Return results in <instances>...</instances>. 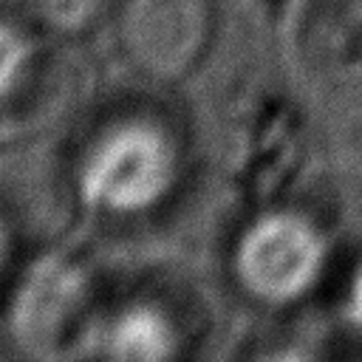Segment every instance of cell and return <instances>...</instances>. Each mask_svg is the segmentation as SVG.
<instances>
[{"mask_svg":"<svg viewBox=\"0 0 362 362\" xmlns=\"http://www.w3.org/2000/svg\"><path fill=\"white\" fill-rule=\"evenodd\" d=\"M93 345L116 359H170L178 354V331L158 305L130 303L99 325Z\"/></svg>","mask_w":362,"mask_h":362,"instance_id":"cell-5","label":"cell"},{"mask_svg":"<svg viewBox=\"0 0 362 362\" xmlns=\"http://www.w3.org/2000/svg\"><path fill=\"white\" fill-rule=\"evenodd\" d=\"M328 243L322 232L297 212H266L255 218L235 246L240 286L272 305L305 297L322 277Z\"/></svg>","mask_w":362,"mask_h":362,"instance_id":"cell-2","label":"cell"},{"mask_svg":"<svg viewBox=\"0 0 362 362\" xmlns=\"http://www.w3.org/2000/svg\"><path fill=\"white\" fill-rule=\"evenodd\" d=\"M325 119L337 153L362 170V76H354L334 90Z\"/></svg>","mask_w":362,"mask_h":362,"instance_id":"cell-7","label":"cell"},{"mask_svg":"<svg viewBox=\"0 0 362 362\" xmlns=\"http://www.w3.org/2000/svg\"><path fill=\"white\" fill-rule=\"evenodd\" d=\"M88 277L62 257H42L11 303V331L31 354H59L79 331Z\"/></svg>","mask_w":362,"mask_h":362,"instance_id":"cell-4","label":"cell"},{"mask_svg":"<svg viewBox=\"0 0 362 362\" xmlns=\"http://www.w3.org/2000/svg\"><path fill=\"white\" fill-rule=\"evenodd\" d=\"M345 314L348 320L362 331V266L356 269L351 286H348V297H345Z\"/></svg>","mask_w":362,"mask_h":362,"instance_id":"cell-9","label":"cell"},{"mask_svg":"<svg viewBox=\"0 0 362 362\" xmlns=\"http://www.w3.org/2000/svg\"><path fill=\"white\" fill-rule=\"evenodd\" d=\"M175 139L150 119L107 124L76 164L79 198L107 215H139L158 206L178 184Z\"/></svg>","mask_w":362,"mask_h":362,"instance_id":"cell-1","label":"cell"},{"mask_svg":"<svg viewBox=\"0 0 362 362\" xmlns=\"http://www.w3.org/2000/svg\"><path fill=\"white\" fill-rule=\"evenodd\" d=\"M37 17L57 34H85L107 11V0H34Z\"/></svg>","mask_w":362,"mask_h":362,"instance_id":"cell-8","label":"cell"},{"mask_svg":"<svg viewBox=\"0 0 362 362\" xmlns=\"http://www.w3.org/2000/svg\"><path fill=\"white\" fill-rule=\"evenodd\" d=\"M209 0H124L116 37L124 59L144 76L173 82L189 74L209 45Z\"/></svg>","mask_w":362,"mask_h":362,"instance_id":"cell-3","label":"cell"},{"mask_svg":"<svg viewBox=\"0 0 362 362\" xmlns=\"http://www.w3.org/2000/svg\"><path fill=\"white\" fill-rule=\"evenodd\" d=\"M42 59L40 42L28 28L0 20V105L23 96Z\"/></svg>","mask_w":362,"mask_h":362,"instance_id":"cell-6","label":"cell"},{"mask_svg":"<svg viewBox=\"0 0 362 362\" xmlns=\"http://www.w3.org/2000/svg\"><path fill=\"white\" fill-rule=\"evenodd\" d=\"M6 257H8V232H6V226L0 223V269H3Z\"/></svg>","mask_w":362,"mask_h":362,"instance_id":"cell-10","label":"cell"}]
</instances>
